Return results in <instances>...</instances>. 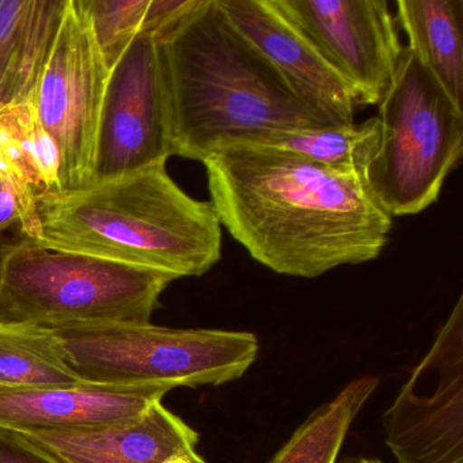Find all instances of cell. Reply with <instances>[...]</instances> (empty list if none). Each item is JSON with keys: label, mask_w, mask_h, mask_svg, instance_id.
I'll return each instance as SVG.
<instances>
[{"label": "cell", "mask_w": 463, "mask_h": 463, "mask_svg": "<svg viewBox=\"0 0 463 463\" xmlns=\"http://www.w3.org/2000/svg\"><path fill=\"white\" fill-rule=\"evenodd\" d=\"M203 164L222 226L279 275L364 264L389 242L392 216L364 178L259 146H229Z\"/></svg>", "instance_id": "obj_1"}, {"label": "cell", "mask_w": 463, "mask_h": 463, "mask_svg": "<svg viewBox=\"0 0 463 463\" xmlns=\"http://www.w3.org/2000/svg\"><path fill=\"white\" fill-rule=\"evenodd\" d=\"M158 48L173 156L203 162L272 132L333 127L295 96L218 0H199Z\"/></svg>", "instance_id": "obj_2"}, {"label": "cell", "mask_w": 463, "mask_h": 463, "mask_svg": "<svg viewBox=\"0 0 463 463\" xmlns=\"http://www.w3.org/2000/svg\"><path fill=\"white\" fill-rule=\"evenodd\" d=\"M33 242L180 278L205 275L222 257L211 202L186 194L166 162L80 191L36 197Z\"/></svg>", "instance_id": "obj_3"}, {"label": "cell", "mask_w": 463, "mask_h": 463, "mask_svg": "<svg viewBox=\"0 0 463 463\" xmlns=\"http://www.w3.org/2000/svg\"><path fill=\"white\" fill-rule=\"evenodd\" d=\"M175 276L0 237V325H147Z\"/></svg>", "instance_id": "obj_4"}, {"label": "cell", "mask_w": 463, "mask_h": 463, "mask_svg": "<svg viewBox=\"0 0 463 463\" xmlns=\"http://www.w3.org/2000/svg\"><path fill=\"white\" fill-rule=\"evenodd\" d=\"M80 381L137 386H221L245 375L259 356L256 335L241 330L147 325L48 327Z\"/></svg>", "instance_id": "obj_5"}, {"label": "cell", "mask_w": 463, "mask_h": 463, "mask_svg": "<svg viewBox=\"0 0 463 463\" xmlns=\"http://www.w3.org/2000/svg\"><path fill=\"white\" fill-rule=\"evenodd\" d=\"M381 143L368 186L390 216L417 215L439 199L463 151V109L408 47L379 104Z\"/></svg>", "instance_id": "obj_6"}, {"label": "cell", "mask_w": 463, "mask_h": 463, "mask_svg": "<svg viewBox=\"0 0 463 463\" xmlns=\"http://www.w3.org/2000/svg\"><path fill=\"white\" fill-rule=\"evenodd\" d=\"M109 72L80 0H69L36 97L40 120L61 154V192L94 184L97 134Z\"/></svg>", "instance_id": "obj_7"}, {"label": "cell", "mask_w": 463, "mask_h": 463, "mask_svg": "<svg viewBox=\"0 0 463 463\" xmlns=\"http://www.w3.org/2000/svg\"><path fill=\"white\" fill-rule=\"evenodd\" d=\"M395 463H463V298L383 414Z\"/></svg>", "instance_id": "obj_8"}, {"label": "cell", "mask_w": 463, "mask_h": 463, "mask_svg": "<svg viewBox=\"0 0 463 463\" xmlns=\"http://www.w3.org/2000/svg\"><path fill=\"white\" fill-rule=\"evenodd\" d=\"M172 156L158 39L139 33L108 78L94 184L167 162Z\"/></svg>", "instance_id": "obj_9"}, {"label": "cell", "mask_w": 463, "mask_h": 463, "mask_svg": "<svg viewBox=\"0 0 463 463\" xmlns=\"http://www.w3.org/2000/svg\"><path fill=\"white\" fill-rule=\"evenodd\" d=\"M351 86L360 105H379L403 45L386 0H270Z\"/></svg>", "instance_id": "obj_10"}, {"label": "cell", "mask_w": 463, "mask_h": 463, "mask_svg": "<svg viewBox=\"0 0 463 463\" xmlns=\"http://www.w3.org/2000/svg\"><path fill=\"white\" fill-rule=\"evenodd\" d=\"M232 25L278 70L295 96L333 127L354 123L356 96L345 80L270 0H218Z\"/></svg>", "instance_id": "obj_11"}, {"label": "cell", "mask_w": 463, "mask_h": 463, "mask_svg": "<svg viewBox=\"0 0 463 463\" xmlns=\"http://www.w3.org/2000/svg\"><path fill=\"white\" fill-rule=\"evenodd\" d=\"M175 389L169 383L116 386L89 382L45 389L0 386V428L63 432L105 427L140 416Z\"/></svg>", "instance_id": "obj_12"}, {"label": "cell", "mask_w": 463, "mask_h": 463, "mask_svg": "<svg viewBox=\"0 0 463 463\" xmlns=\"http://www.w3.org/2000/svg\"><path fill=\"white\" fill-rule=\"evenodd\" d=\"M17 433L63 463H164L175 455L205 460L197 451L199 433L162 401L135 419L105 427Z\"/></svg>", "instance_id": "obj_13"}, {"label": "cell", "mask_w": 463, "mask_h": 463, "mask_svg": "<svg viewBox=\"0 0 463 463\" xmlns=\"http://www.w3.org/2000/svg\"><path fill=\"white\" fill-rule=\"evenodd\" d=\"M69 0H0V105L36 102Z\"/></svg>", "instance_id": "obj_14"}, {"label": "cell", "mask_w": 463, "mask_h": 463, "mask_svg": "<svg viewBox=\"0 0 463 463\" xmlns=\"http://www.w3.org/2000/svg\"><path fill=\"white\" fill-rule=\"evenodd\" d=\"M406 47L462 107L463 0H398Z\"/></svg>", "instance_id": "obj_15"}, {"label": "cell", "mask_w": 463, "mask_h": 463, "mask_svg": "<svg viewBox=\"0 0 463 463\" xmlns=\"http://www.w3.org/2000/svg\"><path fill=\"white\" fill-rule=\"evenodd\" d=\"M379 143L381 120L375 116L363 123H352L344 127L272 132L262 135L245 146L286 151L335 172L368 180V173L378 151Z\"/></svg>", "instance_id": "obj_16"}, {"label": "cell", "mask_w": 463, "mask_h": 463, "mask_svg": "<svg viewBox=\"0 0 463 463\" xmlns=\"http://www.w3.org/2000/svg\"><path fill=\"white\" fill-rule=\"evenodd\" d=\"M378 386L373 375L352 379L317 408L268 463H337L352 424Z\"/></svg>", "instance_id": "obj_17"}, {"label": "cell", "mask_w": 463, "mask_h": 463, "mask_svg": "<svg viewBox=\"0 0 463 463\" xmlns=\"http://www.w3.org/2000/svg\"><path fill=\"white\" fill-rule=\"evenodd\" d=\"M48 327L0 325V386L45 389L80 383Z\"/></svg>", "instance_id": "obj_18"}, {"label": "cell", "mask_w": 463, "mask_h": 463, "mask_svg": "<svg viewBox=\"0 0 463 463\" xmlns=\"http://www.w3.org/2000/svg\"><path fill=\"white\" fill-rule=\"evenodd\" d=\"M0 124L14 140L40 194L59 192L61 154L40 120L36 102L0 105Z\"/></svg>", "instance_id": "obj_19"}, {"label": "cell", "mask_w": 463, "mask_h": 463, "mask_svg": "<svg viewBox=\"0 0 463 463\" xmlns=\"http://www.w3.org/2000/svg\"><path fill=\"white\" fill-rule=\"evenodd\" d=\"M80 5L110 71L129 43L145 33L150 0H80Z\"/></svg>", "instance_id": "obj_20"}, {"label": "cell", "mask_w": 463, "mask_h": 463, "mask_svg": "<svg viewBox=\"0 0 463 463\" xmlns=\"http://www.w3.org/2000/svg\"><path fill=\"white\" fill-rule=\"evenodd\" d=\"M0 183L14 191L20 208L18 230L33 240L37 232L36 197L40 191L9 132L0 124Z\"/></svg>", "instance_id": "obj_21"}, {"label": "cell", "mask_w": 463, "mask_h": 463, "mask_svg": "<svg viewBox=\"0 0 463 463\" xmlns=\"http://www.w3.org/2000/svg\"><path fill=\"white\" fill-rule=\"evenodd\" d=\"M0 463H63L14 430L0 428Z\"/></svg>", "instance_id": "obj_22"}, {"label": "cell", "mask_w": 463, "mask_h": 463, "mask_svg": "<svg viewBox=\"0 0 463 463\" xmlns=\"http://www.w3.org/2000/svg\"><path fill=\"white\" fill-rule=\"evenodd\" d=\"M15 223L20 224L17 196L9 185L0 183V232Z\"/></svg>", "instance_id": "obj_23"}, {"label": "cell", "mask_w": 463, "mask_h": 463, "mask_svg": "<svg viewBox=\"0 0 463 463\" xmlns=\"http://www.w3.org/2000/svg\"><path fill=\"white\" fill-rule=\"evenodd\" d=\"M164 463H207V460L194 459V458L188 457V455H175V457L165 460Z\"/></svg>", "instance_id": "obj_24"}, {"label": "cell", "mask_w": 463, "mask_h": 463, "mask_svg": "<svg viewBox=\"0 0 463 463\" xmlns=\"http://www.w3.org/2000/svg\"><path fill=\"white\" fill-rule=\"evenodd\" d=\"M337 463H383L378 458H367V457H352L345 458V459L341 460V462Z\"/></svg>", "instance_id": "obj_25"}]
</instances>
